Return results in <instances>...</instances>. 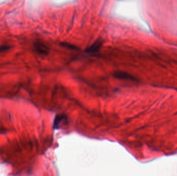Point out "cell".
<instances>
[{
    "label": "cell",
    "instance_id": "6da1fadb",
    "mask_svg": "<svg viewBox=\"0 0 177 176\" xmlns=\"http://www.w3.org/2000/svg\"><path fill=\"white\" fill-rule=\"evenodd\" d=\"M102 45H103L102 40L100 39H97L86 49L85 52L88 54H91V55L96 54L100 52V50L101 49V47H102Z\"/></svg>",
    "mask_w": 177,
    "mask_h": 176
},
{
    "label": "cell",
    "instance_id": "7a4b0ae2",
    "mask_svg": "<svg viewBox=\"0 0 177 176\" xmlns=\"http://www.w3.org/2000/svg\"><path fill=\"white\" fill-rule=\"evenodd\" d=\"M34 50L37 53L41 55H47L49 52V49L44 42H37L35 43Z\"/></svg>",
    "mask_w": 177,
    "mask_h": 176
},
{
    "label": "cell",
    "instance_id": "3957f363",
    "mask_svg": "<svg viewBox=\"0 0 177 176\" xmlns=\"http://www.w3.org/2000/svg\"><path fill=\"white\" fill-rule=\"evenodd\" d=\"M114 78L117 79L124 80H129V81H136V79L132 75L129 74L127 72L123 71H115L114 73Z\"/></svg>",
    "mask_w": 177,
    "mask_h": 176
},
{
    "label": "cell",
    "instance_id": "277c9868",
    "mask_svg": "<svg viewBox=\"0 0 177 176\" xmlns=\"http://www.w3.org/2000/svg\"><path fill=\"white\" fill-rule=\"evenodd\" d=\"M61 46L66 48L69 49H71L73 50H77L78 48L76 47V46L72 45L71 43H67V42H61L60 43Z\"/></svg>",
    "mask_w": 177,
    "mask_h": 176
}]
</instances>
